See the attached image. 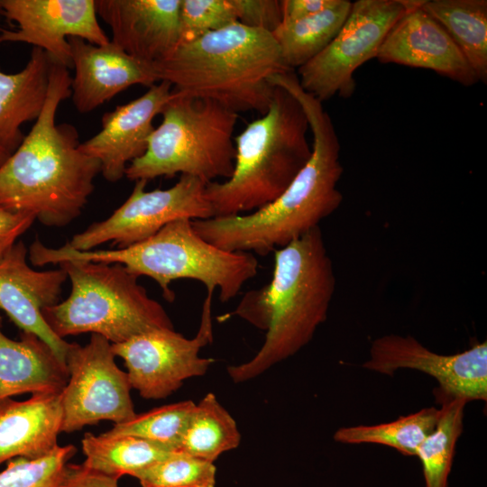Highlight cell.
Masks as SVG:
<instances>
[{
    "label": "cell",
    "mask_w": 487,
    "mask_h": 487,
    "mask_svg": "<svg viewBox=\"0 0 487 487\" xmlns=\"http://www.w3.org/2000/svg\"><path fill=\"white\" fill-rule=\"evenodd\" d=\"M280 87L301 105L312 133V153L305 167L275 200L249 214L192 220L194 231L228 252L265 256L299 239L341 205L337 188L344 169L340 142L323 103L307 93L295 75Z\"/></svg>",
    "instance_id": "1"
},
{
    "label": "cell",
    "mask_w": 487,
    "mask_h": 487,
    "mask_svg": "<svg viewBox=\"0 0 487 487\" xmlns=\"http://www.w3.org/2000/svg\"><path fill=\"white\" fill-rule=\"evenodd\" d=\"M69 69L52 61L46 100L30 132L0 166V207L63 227L82 212L101 172L84 153L77 128L56 124L60 104L71 96Z\"/></svg>",
    "instance_id": "2"
},
{
    "label": "cell",
    "mask_w": 487,
    "mask_h": 487,
    "mask_svg": "<svg viewBox=\"0 0 487 487\" xmlns=\"http://www.w3.org/2000/svg\"><path fill=\"white\" fill-rule=\"evenodd\" d=\"M335 289L334 265L319 226L276 250L271 281L247 291L231 313L266 331L252 359L228 366L231 380L254 379L306 346L326 321Z\"/></svg>",
    "instance_id": "3"
},
{
    "label": "cell",
    "mask_w": 487,
    "mask_h": 487,
    "mask_svg": "<svg viewBox=\"0 0 487 487\" xmlns=\"http://www.w3.org/2000/svg\"><path fill=\"white\" fill-rule=\"evenodd\" d=\"M159 81L178 96L209 99L238 114L264 115L275 86L270 78L290 71L273 35L238 22L179 45L153 64Z\"/></svg>",
    "instance_id": "4"
},
{
    "label": "cell",
    "mask_w": 487,
    "mask_h": 487,
    "mask_svg": "<svg viewBox=\"0 0 487 487\" xmlns=\"http://www.w3.org/2000/svg\"><path fill=\"white\" fill-rule=\"evenodd\" d=\"M308 130L299 102L275 86L266 113L234 138L232 176L207 184L214 217L253 212L279 198L310 159Z\"/></svg>",
    "instance_id": "5"
},
{
    "label": "cell",
    "mask_w": 487,
    "mask_h": 487,
    "mask_svg": "<svg viewBox=\"0 0 487 487\" xmlns=\"http://www.w3.org/2000/svg\"><path fill=\"white\" fill-rule=\"evenodd\" d=\"M43 260L48 264L64 260L122 264L137 277L155 280L170 302L175 299L170 284L183 279L201 282L207 293L218 289L220 301L227 302L256 276L259 267L250 253L225 251L206 241L187 218L175 220L148 239L127 247L78 252L64 244L45 248Z\"/></svg>",
    "instance_id": "6"
},
{
    "label": "cell",
    "mask_w": 487,
    "mask_h": 487,
    "mask_svg": "<svg viewBox=\"0 0 487 487\" xmlns=\"http://www.w3.org/2000/svg\"><path fill=\"white\" fill-rule=\"evenodd\" d=\"M58 264L70 280L71 292L41 314L60 338L91 333L120 344L150 330L174 328L163 307L124 265L82 260Z\"/></svg>",
    "instance_id": "7"
},
{
    "label": "cell",
    "mask_w": 487,
    "mask_h": 487,
    "mask_svg": "<svg viewBox=\"0 0 487 487\" xmlns=\"http://www.w3.org/2000/svg\"><path fill=\"white\" fill-rule=\"evenodd\" d=\"M161 115L145 152L126 168L127 179L148 181L180 174L209 183L232 176L238 114L209 99L172 93Z\"/></svg>",
    "instance_id": "8"
},
{
    "label": "cell",
    "mask_w": 487,
    "mask_h": 487,
    "mask_svg": "<svg viewBox=\"0 0 487 487\" xmlns=\"http://www.w3.org/2000/svg\"><path fill=\"white\" fill-rule=\"evenodd\" d=\"M418 0H357L332 41L298 69L304 91L321 103L337 95L351 97L356 87L355 70L376 58L387 34Z\"/></svg>",
    "instance_id": "9"
},
{
    "label": "cell",
    "mask_w": 487,
    "mask_h": 487,
    "mask_svg": "<svg viewBox=\"0 0 487 487\" xmlns=\"http://www.w3.org/2000/svg\"><path fill=\"white\" fill-rule=\"evenodd\" d=\"M146 183L136 180L131 195L109 217L76 234L65 245L78 252L106 243L124 248L148 239L175 220L214 217L206 181L181 175L172 187L150 191L145 190Z\"/></svg>",
    "instance_id": "10"
},
{
    "label": "cell",
    "mask_w": 487,
    "mask_h": 487,
    "mask_svg": "<svg viewBox=\"0 0 487 487\" xmlns=\"http://www.w3.org/2000/svg\"><path fill=\"white\" fill-rule=\"evenodd\" d=\"M112 344L91 334L85 345L69 343L65 355L69 381L61 391V432L72 433L101 420L115 424L136 413L126 372L115 361Z\"/></svg>",
    "instance_id": "11"
},
{
    "label": "cell",
    "mask_w": 487,
    "mask_h": 487,
    "mask_svg": "<svg viewBox=\"0 0 487 487\" xmlns=\"http://www.w3.org/2000/svg\"><path fill=\"white\" fill-rule=\"evenodd\" d=\"M212 297L207 293L196 335L187 338L171 328L147 331L120 343L112 344L114 354L127 368L132 389L147 400L165 399L183 381L206 374L214 359L199 356L200 350L213 341Z\"/></svg>",
    "instance_id": "12"
},
{
    "label": "cell",
    "mask_w": 487,
    "mask_h": 487,
    "mask_svg": "<svg viewBox=\"0 0 487 487\" xmlns=\"http://www.w3.org/2000/svg\"><path fill=\"white\" fill-rule=\"evenodd\" d=\"M363 368L389 376L400 369L419 371L438 382L444 398L487 400L486 341L461 353L440 354L411 335H385L372 341Z\"/></svg>",
    "instance_id": "13"
},
{
    "label": "cell",
    "mask_w": 487,
    "mask_h": 487,
    "mask_svg": "<svg viewBox=\"0 0 487 487\" xmlns=\"http://www.w3.org/2000/svg\"><path fill=\"white\" fill-rule=\"evenodd\" d=\"M16 30L0 28V43L23 42L41 49L52 61L72 68L69 38L106 45L109 37L97 22L95 0H0Z\"/></svg>",
    "instance_id": "14"
},
{
    "label": "cell",
    "mask_w": 487,
    "mask_h": 487,
    "mask_svg": "<svg viewBox=\"0 0 487 487\" xmlns=\"http://www.w3.org/2000/svg\"><path fill=\"white\" fill-rule=\"evenodd\" d=\"M27 253L19 241L0 262V309L22 332L37 335L65 363L69 343L51 331L41 311L59 302L67 273L61 268L32 269L26 262Z\"/></svg>",
    "instance_id": "15"
},
{
    "label": "cell",
    "mask_w": 487,
    "mask_h": 487,
    "mask_svg": "<svg viewBox=\"0 0 487 487\" xmlns=\"http://www.w3.org/2000/svg\"><path fill=\"white\" fill-rule=\"evenodd\" d=\"M171 96L169 82L152 85L138 98L104 114L101 130L80 143L84 153L99 161L106 180L121 179L128 165L145 152L155 128L153 119Z\"/></svg>",
    "instance_id": "16"
},
{
    "label": "cell",
    "mask_w": 487,
    "mask_h": 487,
    "mask_svg": "<svg viewBox=\"0 0 487 487\" xmlns=\"http://www.w3.org/2000/svg\"><path fill=\"white\" fill-rule=\"evenodd\" d=\"M421 4L418 0L393 25L376 58L381 63L430 69L466 87L476 84L458 46Z\"/></svg>",
    "instance_id": "17"
},
{
    "label": "cell",
    "mask_w": 487,
    "mask_h": 487,
    "mask_svg": "<svg viewBox=\"0 0 487 487\" xmlns=\"http://www.w3.org/2000/svg\"><path fill=\"white\" fill-rule=\"evenodd\" d=\"M96 14L109 26L114 44L128 55L156 64L179 42L181 0H95Z\"/></svg>",
    "instance_id": "18"
},
{
    "label": "cell",
    "mask_w": 487,
    "mask_h": 487,
    "mask_svg": "<svg viewBox=\"0 0 487 487\" xmlns=\"http://www.w3.org/2000/svg\"><path fill=\"white\" fill-rule=\"evenodd\" d=\"M72 68L71 97L81 114L92 112L133 85L152 87L159 82L154 65L141 61L111 41L94 45L69 38Z\"/></svg>",
    "instance_id": "19"
},
{
    "label": "cell",
    "mask_w": 487,
    "mask_h": 487,
    "mask_svg": "<svg viewBox=\"0 0 487 487\" xmlns=\"http://www.w3.org/2000/svg\"><path fill=\"white\" fill-rule=\"evenodd\" d=\"M61 423V392L32 394L25 400H0V464L49 453L58 446Z\"/></svg>",
    "instance_id": "20"
},
{
    "label": "cell",
    "mask_w": 487,
    "mask_h": 487,
    "mask_svg": "<svg viewBox=\"0 0 487 487\" xmlns=\"http://www.w3.org/2000/svg\"><path fill=\"white\" fill-rule=\"evenodd\" d=\"M2 326L0 314V400L61 392L69 377L65 363L37 335L21 331L20 339L14 340Z\"/></svg>",
    "instance_id": "21"
},
{
    "label": "cell",
    "mask_w": 487,
    "mask_h": 487,
    "mask_svg": "<svg viewBox=\"0 0 487 487\" xmlns=\"http://www.w3.org/2000/svg\"><path fill=\"white\" fill-rule=\"evenodd\" d=\"M51 63L41 49L32 48L21 71L7 74L0 70V148L13 153L24 137L21 126L40 115L48 93Z\"/></svg>",
    "instance_id": "22"
},
{
    "label": "cell",
    "mask_w": 487,
    "mask_h": 487,
    "mask_svg": "<svg viewBox=\"0 0 487 487\" xmlns=\"http://www.w3.org/2000/svg\"><path fill=\"white\" fill-rule=\"evenodd\" d=\"M421 7L447 32L478 81L487 82V1L423 0Z\"/></svg>",
    "instance_id": "23"
},
{
    "label": "cell",
    "mask_w": 487,
    "mask_h": 487,
    "mask_svg": "<svg viewBox=\"0 0 487 487\" xmlns=\"http://www.w3.org/2000/svg\"><path fill=\"white\" fill-rule=\"evenodd\" d=\"M352 3L335 0L320 13L280 24L271 34L289 69L305 65L332 41L345 22Z\"/></svg>",
    "instance_id": "24"
},
{
    "label": "cell",
    "mask_w": 487,
    "mask_h": 487,
    "mask_svg": "<svg viewBox=\"0 0 487 487\" xmlns=\"http://www.w3.org/2000/svg\"><path fill=\"white\" fill-rule=\"evenodd\" d=\"M87 468L117 478L140 471L176 452L175 449L133 436H107L86 433L81 439Z\"/></svg>",
    "instance_id": "25"
},
{
    "label": "cell",
    "mask_w": 487,
    "mask_h": 487,
    "mask_svg": "<svg viewBox=\"0 0 487 487\" xmlns=\"http://www.w3.org/2000/svg\"><path fill=\"white\" fill-rule=\"evenodd\" d=\"M241 434L231 414L209 392L196 403L179 446V452L214 463L238 447Z\"/></svg>",
    "instance_id": "26"
},
{
    "label": "cell",
    "mask_w": 487,
    "mask_h": 487,
    "mask_svg": "<svg viewBox=\"0 0 487 487\" xmlns=\"http://www.w3.org/2000/svg\"><path fill=\"white\" fill-rule=\"evenodd\" d=\"M439 415L440 409L429 407L387 423L343 427L335 432L334 440L351 445L379 444L416 456L418 446L435 429Z\"/></svg>",
    "instance_id": "27"
},
{
    "label": "cell",
    "mask_w": 487,
    "mask_h": 487,
    "mask_svg": "<svg viewBox=\"0 0 487 487\" xmlns=\"http://www.w3.org/2000/svg\"><path fill=\"white\" fill-rule=\"evenodd\" d=\"M467 402L462 398H444L435 429L417 450L416 456L422 464L426 487H448V476L456 443L463 432Z\"/></svg>",
    "instance_id": "28"
},
{
    "label": "cell",
    "mask_w": 487,
    "mask_h": 487,
    "mask_svg": "<svg viewBox=\"0 0 487 487\" xmlns=\"http://www.w3.org/2000/svg\"><path fill=\"white\" fill-rule=\"evenodd\" d=\"M196 403L183 400L135 414L131 419L115 424L104 436H133L179 449Z\"/></svg>",
    "instance_id": "29"
},
{
    "label": "cell",
    "mask_w": 487,
    "mask_h": 487,
    "mask_svg": "<svg viewBox=\"0 0 487 487\" xmlns=\"http://www.w3.org/2000/svg\"><path fill=\"white\" fill-rule=\"evenodd\" d=\"M142 487H216L214 463L176 451L137 473Z\"/></svg>",
    "instance_id": "30"
},
{
    "label": "cell",
    "mask_w": 487,
    "mask_h": 487,
    "mask_svg": "<svg viewBox=\"0 0 487 487\" xmlns=\"http://www.w3.org/2000/svg\"><path fill=\"white\" fill-rule=\"evenodd\" d=\"M76 452L73 445H58L37 458H13L0 472V487H60L65 466Z\"/></svg>",
    "instance_id": "31"
},
{
    "label": "cell",
    "mask_w": 487,
    "mask_h": 487,
    "mask_svg": "<svg viewBox=\"0 0 487 487\" xmlns=\"http://www.w3.org/2000/svg\"><path fill=\"white\" fill-rule=\"evenodd\" d=\"M236 22L231 0H181L179 45L191 42Z\"/></svg>",
    "instance_id": "32"
},
{
    "label": "cell",
    "mask_w": 487,
    "mask_h": 487,
    "mask_svg": "<svg viewBox=\"0 0 487 487\" xmlns=\"http://www.w3.org/2000/svg\"><path fill=\"white\" fill-rule=\"evenodd\" d=\"M237 22L272 33L282 22L279 0H231Z\"/></svg>",
    "instance_id": "33"
},
{
    "label": "cell",
    "mask_w": 487,
    "mask_h": 487,
    "mask_svg": "<svg viewBox=\"0 0 487 487\" xmlns=\"http://www.w3.org/2000/svg\"><path fill=\"white\" fill-rule=\"evenodd\" d=\"M34 221L35 218L29 214L13 212L0 207V262Z\"/></svg>",
    "instance_id": "34"
},
{
    "label": "cell",
    "mask_w": 487,
    "mask_h": 487,
    "mask_svg": "<svg viewBox=\"0 0 487 487\" xmlns=\"http://www.w3.org/2000/svg\"><path fill=\"white\" fill-rule=\"evenodd\" d=\"M119 478L76 464H67L60 487H118Z\"/></svg>",
    "instance_id": "35"
},
{
    "label": "cell",
    "mask_w": 487,
    "mask_h": 487,
    "mask_svg": "<svg viewBox=\"0 0 487 487\" xmlns=\"http://www.w3.org/2000/svg\"><path fill=\"white\" fill-rule=\"evenodd\" d=\"M335 2V0H281L282 22L316 14L330 7Z\"/></svg>",
    "instance_id": "36"
},
{
    "label": "cell",
    "mask_w": 487,
    "mask_h": 487,
    "mask_svg": "<svg viewBox=\"0 0 487 487\" xmlns=\"http://www.w3.org/2000/svg\"><path fill=\"white\" fill-rule=\"evenodd\" d=\"M12 154V152L0 148V166L6 161V159Z\"/></svg>",
    "instance_id": "37"
}]
</instances>
